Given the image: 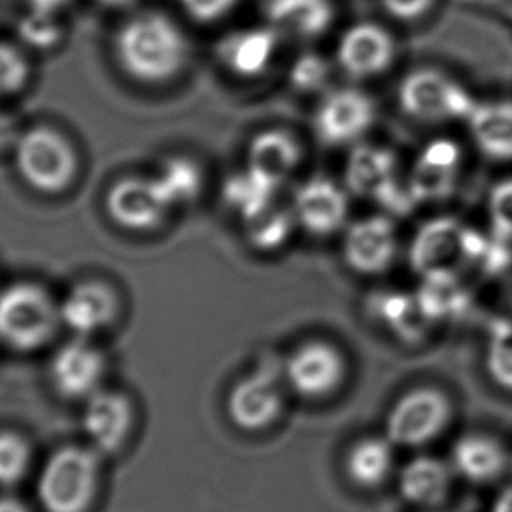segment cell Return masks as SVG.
Listing matches in <instances>:
<instances>
[{
  "label": "cell",
  "mask_w": 512,
  "mask_h": 512,
  "mask_svg": "<svg viewBox=\"0 0 512 512\" xmlns=\"http://www.w3.org/2000/svg\"><path fill=\"white\" fill-rule=\"evenodd\" d=\"M58 323V306L41 286L16 283L0 292V342L8 348H41L55 334Z\"/></svg>",
  "instance_id": "277c9868"
},
{
  "label": "cell",
  "mask_w": 512,
  "mask_h": 512,
  "mask_svg": "<svg viewBox=\"0 0 512 512\" xmlns=\"http://www.w3.org/2000/svg\"><path fill=\"white\" fill-rule=\"evenodd\" d=\"M30 451L20 435L0 434V486H13L22 481L29 469Z\"/></svg>",
  "instance_id": "d590c367"
},
{
  "label": "cell",
  "mask_w": 512,
  "mask_h": 512,
  "mask_svg": "<svg viewBox=\"0 0 512 512\" xmlns=\"http://www.w3.org/2000/svg\"><path fill=\"white\" fill-rule=\"evenodd\" d=\"M244 239L260 253H276L292 239L299 227L292 206H285L279 199L241 220Z\"/></svg>",
  "instance_id": "484cf974"
},
{
  "label": "cell",
  "mask_w": 512,
  "mask_h": 512,
  "mask_svg": "<svg viewBox=\"0 0 512 512\" xmlns=\"http://www.w3.org/2000/svg\"><path fill=\"white\" fill-rule=\"evenodd\" d=\"M241 0H179L186 15L199 23H216L227 18Z\"/></svg>",
  "instance_id": "74e56055"
},
{
  "label": "cell",
  "mask_w": 512,
  "mask_h": 512,
  "mask_svg": "<svg viewBox=\"0 0 512 512\" xmlns=\"http://www.w3.org/2000/svg\"><path fill=\"white\" fill-rule=\"evenodd\" d=\"M486 370L505 390H512V325L495 323L486 346Z\"/></svg>",
  "instance_id": "836d02e7"
},
{
  "label": "cell",
  "mask_w": 512,
  "mask_h": 512,
  "mask_svg": "<svg viewBox=\"0 0 512 512\" xmlns=\"http://www.w3.org/2000/svg\"><path fill=\"white\" fill-rule=\"evenodd\" d=\"M283 37L269 23L234 30L216 46V57L232 76L258 79L271 71Z\"/></svg>",
  "instance_id": "5bb4252c"
},
{
  "label": "cell",
  "mask_w": 512,
  "mask_h": 512,
  "mask_svg": "<svg viewBox=\"0 0 512 512\" xmlns=\"http://www.w3.org/2000/svg\"><path fill=\"white\" fill-rule=\"evenodd\" d=\"M470 227L453 218L430 220L414 235L411 244L413 269L427 276L432 272L455 271L456 264H465Z\"/></svg>",
  "instance_id": "e0dca14e"
},
{
  "label": "cell",
  "mask_w": 512,
  "mask_h": 512,
  "mask_svg": "<svg viewBox=\"0 0 512 512\" xmlns=\"http://www.w3.org/2000/svg\"><path fill=\"white\" fill-rule=\"evenodd\" d=\"M404 181L406 174L400 172L395 151L379 144L360 143L349 153L342 183L355 197L383 206Z\"/></svg>",
  "instance_id": "4fadbf2b"
},
{
  "label": "cell",
  "mask_w": 512,
  "mask_h": 512,
  "mask_svg": "<svg viewBox=\"0 0 512 512\" xmlns=\"http://www.w3.org/2000/svg\"><path fill=\"white\" fill-rule=\"evenodd\" d=\"M102 8L107 9H125L134 6L137 0H95Z\"/></svg>",
  "instance_id": "ee69618b"
},
{
  "label": "cell",
  "mask_w": 512,
  "mask_h": 512,
  "mask_svg": "<svg viewBox=\"0 0 512 512\" xmlns=\"http://www.w3.org/2000/svg\"><path fill=\"white\" fill-rule=\"evenodd\" d=\"M449 402L439 390L418 388L395 402L386 420L388 439L400 448H420L448 425Z\"/></svg>",
  "instance_id": "30bf717a"
},
{
  "label": "cell",
  "mask_w": 512,
  "mask_h": 512,
  "mask_svg": "<svg viewBox=\"0 0 512 512\" xmlns=\"http://www.w3.org/2000/svg\"><path fill=\"white\" fill-rule=\"evenodd\" d=\"M349 195L344 183L327 176H311L295 188L290 206L304 232L330 237L349 223Z\"/></svg>",
  "instance_id": "8fae6325"
},
{
  "label": "cell",
  "mask_w": 512,
  "mask_h": 512,
  "mask_svg": "<svg viewBox=\"0 0 512 512\" xmlns=\"http://www.w3.org/2000/svg\"><path fill=\"white\" fill-rule=\"evenodd\" d=\"M374 311L388 327L406 339H416L423 328L421 321L427 320L418 300L407 297L404 293L390 292L379 295L374 300Z\"/></svg>",
  "instance_id": "4dcf8cb0"
},
{
  "label": "cell",
  "mask_w": 512,
  "mask_h": 512,
  "mask_svg": "<svg viewBox=\"0 0 512 512\" xmlns=\"http://www.w3.org/2000/svg\"><path fill=\"white\" fill-rule=\"evenodd\" d=\"M400 251L397 221L386 213L349 221L342 230V258L360 276H379L392 269Z\"/></svg>",
  "instance_id": "52a82bcc"
},
{
  "label": "cell",
  "mask_w": 512,
  "mask_h": 512,
  "mask_svg": "<svg viewBox=\"0 0 512 512\" xmlns=\"http://www.w3.org/2000/svg\"><path fill=\"white\" fill-rule=\"evenodd\" d=\"M491 512H512V486L498 495Z\"/></svg>",
  "instance_id": "b9f144b4"
},
{
  "label": "cell",
  "mask_w": 512,
  "mask_h": 512,
  "mask_svg": "<svg viewBox=\"0 0 512 512\" xmlns=\"http://www.w3.org/2000/svg\"><path fill=\"white\" fill-rule=\"evenodd\" d=\"M344 377L341 353L327 342L302 344L286 360V379L306 399H320L334 392Z\"/></svg>",
  "instance_id": "2e32d148"
},
{
  "label": "cell",
  "mask_w": 512,
  "mask_h": 512,
  "mask_svg": "<svg viewBox=\"0 0 512 512\" xmlns=\"http://www.w3.org/2000/svg\"><path fill=\"white\" fill-rule=\"evenodd\" d=\"M151 178L172 209L195 202L204 186L202 169L185 157L165 158Z\"/></svg>",
  "instance_id": "4316f807"
},
{
  "label": "cell",
  "mask_w": 512,
  "mask_h": 512,
  "mask_svg": "<svg viewBox=\"0 0 512 512\" xmlns=\"http://www.w3.org/2000/svg\"><path fill=\"white\" fill-rule=\"evenodd\" d=\"M465 155L451 137L428 141L406 172L407 186L418 206H434L451 199L462 179Z\"/></svg>",
  "instance_id": "ba28073f"
},
{
  "label": "cell",
  "mask_w": 512,
  "mask_h": 512,
  "mask_svg": "<svg viewBox=\"0 0 512 512\" xmlns=\"http://www.w3.org/2000/svg\"><path fill=\"white\" fill-rule=\"evenodd\" d=\"M60 323L76 337H90L113 323L118 313V299L113 290L99 281H85L72 286L58 304Z\"/></svg>",
  "instance_id": "ffe728a7"
},
{
  "label": "cell",
  "mask_w": 512,
  "mask_h": 512,
  "mask_svg": "<svg viewBox=\"0 0 512 512\" xmlns=\"http://www.w3.org/2000/svg\"><path fill=\"white\" fill-rule=\"evenodd\" d=\"M416 300L425 318L434 320L460 313L467 304V293L455 271L432 272L425 276V285Z\"/></svg>",
  "instance_id": "f546056e"
},
{
  "label": "cell",
  "mask_w": 512,
  "mask_h": 512,
  "mask_svg": "<svg viewBox=\"0 0 512 512\" xmlns=\"http://www.w3.org/2000/svg\"><path fill=\"white\" fill-rule=\"evenodd\" d=\"M0 512H29L25 505L13 498H0Z\"/></svg>",
  "instance_id": "7bdbcfd3"
},
{
  "label": "cell",
  "mask_w": 512,
  "mask_h": 512,
  "mask_svg": "<svg viewBox=\"0 0 512 512\" xmlns=\"http://www.w3.org/2000/svg\"><path fill=\"white\" fill-rule=\"evenodd\" d=\"M283 395L276 377L267 370H256L234 384L227 400V411L234 425L256 432L278 420Z\"/></svg>",
  "instance_id": "ac0fdd59"
},
{
  "label": "cell",
  "mask_w": 512,
  "mask_h": 512,
  "mask_svg": "<svg viewBox=\"0 0 512 512\" xmlns=\"http://www.w3.org/2000/svg\"><path fill=\"white\" fill-rule=\"evenodd\" d=\"M437 0H381L386 15L402 23L420 22L430 15Z\"/></svg>",
  "instance_id": "f35d334b"
},
{
  "label": "cell",
  "mask_w": 512,
  "mask_h": 512,
  "mask_svg": "<svg viewBox=\"0 0 512 512\" xmlns=\"http://www.w3.org/2000/svg\"><path fill=\"white\" fill-rule=\"evenodd\" d=\"M13 158L23 183L39 193L65 192L78 174V155L55 128L34 127L20 134Z\"/></svg>",
  "instance_id": "3957f363"
},
{
  "label": "cell",
  "mask_w": 512,
  "mask_h": 512,
  "mask_svg": "<svg viewBox=\"0 0 512 512\" xmlns=\"http://www.w3.org/2000/svg\"><path fill=\"white\" fill-rule=\"evenodd\" d=\"M376 116L369 93L355 86L332 88L321 95L314 109V136L328 148L356 146L374 127Z\"/></svg>",
  "instance_id": "8992f818"
},
{
  "label": "cell",
  "mask_w": 512,
  "mask_h": 512,
  "mask_svg": "<svg viewBox=\"0 0 512 512\" xmlns=\"http://www.w3.org/2000/svg\"><path fill=\"white\" fill-rule=\"evenodd\" d=\"M25 2L32 11H41V13L58 16L72 4V0H25Z\"/></svg>",
  "instance_id": "60d3db41"
},
{
  "label": "cell",
  "mask_w": 512,
  "mask_h": 512,
  "mask_svg": "<svg viewBox=\"0 0 512 512\" xmlns=\"http://www.w3.org/2000/svg\"><path fill=\"white\" fill-rule=\"evenodd\" d=\"M504 449L491 437L481 434L463 435L451 451V467L458 476L472 483H490L504 470Z\"/></svg>",
  "instance_id": "cb8c5ba5"
},
{
  "label": "cell",
  "mask_w": 512,
  "mask_h": 512,
  "mask_svg": "<svg viewBox=\"0 0 512 512\" xmlns=\"http://www.w3.org/2000/svg\"><path fill=\"white\" fill-rule=\"evenodd\" d=\"M121 71L144 85H164L185 71L190 44L178 23L160 11L130 16L113 41Z\"/></svg>",
  "instance_id": "6da1fadb"
},
{
  "label": "cell",
  "mask_w": 512,
  "mask_h": 512,
  "mask_svg": "<svg viewBox=\"0 0 512 512\" xmlns=\"http://www.w3.org/2000/svg\"><path fill=\"white\" fill-rule=\"evenodd\" d=\"M106 211L118 227L150 232L164 225L172 207L153 178L130 176L118 179L107 190Z\"/></svg>",
  "instance_id": "7c38bea8"
},
{
  "label": "cell",
  "mask_w": 512,
  "mask_h": 512,
  "mask_svg": "<svg viewBox=\"0 0 512 512\" xmlns=\"http://www.w3.org/2000/svg\"><path fill=\"white\" fill-rule=\"evenodd\" d=\"M304 162L299 137L283 127L264 128L246 148V169L281 190Z\"/></svg>",
  "instance_id": "9a60e30c"
},
{
  "label": "cell",
  "mask_w": 512,
  "mask_h": 512,
  "mask_svg": "<svg viewBox=\"0 0 512 512\" xmlns=\"http://www.w3.org/2000/svg\"><path fill=\"white\" fill-rule=\"evenodd\" d=\"M30 78L27 58L11 44L0 43V100L22 92Z\"/></svg>",
  "instance_id": "8d00e7d4"
},
{
  "label": "cell",
  "mask_w": 512,
  "mask_h": 512,
  "mask_svg": "<svg viewBox=\"0 0 512 512\" xmlns=\"http://www.w3.org/2000/svg\"><path fill=\"white\" fill-rule=\"evenodd\" d=\"M332 64L321 53L306 51L293 60L288 79L293 90L299 93L327 92V85L332 78Z\"/></svg>",
  "instance_id": "d6a6232c"
},
{
  "label": "cell",
  "mask_w": 512,
  "mask_h": 512,
  "mask_svg": "<svg viewBox=\"0 0 512 512\" xmlns=\"http://www.w3.org/2000/svg\"><path fill=\"white\" fill-rule=\"evenodd\" d=\"M465 125L483 157L512 162V100H477Z\"/></svg>",
  "instance_id": "603a6c76"
},
{
  "label": "cell",
  "mask_w": 512,
  "mask_h": 512,
  "mask_svg": "<svg viewBox=\"0 0 512 512\" xmlns=\"http://www.w3.org/2000/svg\"><path fill=\"white\" fill-rule=\"evenodd\" d=\"M399 46L390 30L376 22H358L342 32L335 65L353 81H370L392 69Z\"/></svg>",
  "instance_id": "9c48e42d"
},
{
  "label": "cell",
  "mask_w": 512,
  "mask_h": 512,
  "mask_svg": "<svg viewBox=\"0 0 512 512\" xmlns=\"http://www.w3.org/2000/svg\"><path fill=\"white\" fill-rule=\"evenodd\" d=\"M104 370L106 363L99 349L78 337L64 344L51 358V383L67 399H88L99 390Z\"/></svg>",
  "instance_id": "d6986e66"
},
{
  "label": "cell",
  "mask_w": 512,
  "mask_h": 512,
  "mask_svg": "<svg viewBox=\"0 0 512 512\" xmlns=\"http://www.w3.org/2000/svg\"><path fill=\"white\" fill-rule=\"evenodd\" d=\"M397 100L400 111L421 125L465 123L477 102L467 86L437 67L407 72L399 83Z\"/></svg>",
  "instance_id": "7a4b0ae2"
},
{
  "label": "cell",
  "mask_w": 512,
  "mask_h": 512,
  "mask_svg": "<svg viewBox=\"0 0 512 512\" xmlns=\"http://www.w3.org/2000/svg\"><path fill=\"white\" fill-rule=\"evenodd\" d=\"M400 493L421 507L441 504L451 486V467L434 456H418L400 472Z\"/></svg>",
  "instance_id": "d4e9b609"
},
{
  "label": "cell",
  "mask_w": 512,
  "mask_h": 512,
  "mask_svg": "<svg viewBox=\"0 0 512 512\" xmlns=\"http://www.w3.org/2000/svg\"><path fill=\"white\" fill-rule=\"evenodd\" d=\"M18 136L20 134L16 128L15 118L0 107V150H4L6 146H15Z\"/></svg>",
  "instance_id": "ab89813d"
},
{
  "label": "cell",
  "mask_w": 512,
  "mask_h": 512,
  "mask_svg": "<svg viewBox=\"0 0 512 512\" xmlns=\"http://www.w3.org/2000/svg\"><path fill=\"white\" fill-rule=\"evenodd\" d=\"M278 195L276 186L269 185L246 167L228 176L221 186V199L241 220L269 206L278 199Z\"/></svg>",
  "instance_id": "f1b7e54d"
},
{
  "label": "cell",
  "mask_w": 512,
  "mask_h": 512,
  "mask_svg": "<svg viewBox=\"0 0 512 512\" xmlns=\"http://www.w3.org/2000/svg\"><path fill=\"white\" fill-rule=\"evenodd\" d=\"M16 32L23 44L37 51L53 50L64 39V25L58 15L32 9L20 18Z\"/></svg>",
  "instance_id": "1f68e13d"
},
{
  "label": "cell",
  "mask_w": 512,
  "mask_h": 512,
  "mask_svg": "<svg viewBox=\"0 0 512 512\" xmlns=\"http://www.w3.org/2000/svg\"><path fill=\"white\" fill-rule=\"evenodd\" d=\"M393 446L388 437H367L356 442L346 458L349 477L365 488L383 483L392 472Z\"/></svg>",
  "instance_id": "83f0119b"
},
{
  "label": "cell",
  "mask_w": 512,
  "mask_h": 512,
  "mask_svg": "<svg viewBox=\"0 0 512 512\" xmlns=\"http://www.w3.org/2000/svg\"><path fill=\"white\" fill-rule=\"evenodd\" d=\"M132 427V407L127 397L116 392H97L86 399L83 430L93 448L100 453H114L127 439Z\"/></svg>",
  "instance_id": "44dd1931"
},
{
  "label": "cell",
  "mask_w": 512,
  "mask_h": 512,
  "mask_svg": "<svg viewBox=\"0 0 512 512\" xmlns=\"http://www.w3.org/2000/svg\"><path fill=\"white\" fill-rule=\"evenodd\" d=\"M265 20L283 39L314 41L334 25L335 8L332 0H267Z\"/></svg>",
  "instance_id": "7402d4cb"
},
{
  "label": "cell",
  "mask_w": 512,
  "mask_h": 512,
  "mask_svg": "<svg viewBox=\"0 0 512 512\" xmlns=\"http://www.w3.org/2000/svg\"><path fill=\"white\" fill-rule=\"evenodd\" d=\"M99 477V460L88 449H58L37 479V498L46 512H85Z\"/></svg>",
  "instance_id": "5b68a950"
},
{
  "label": "cell",
  "mask_w": 512,
  "mask_h": 512,
  "mask_svg": "<svg viewBox=\"0 0 512 512\" xmlns=\"http://www.w3.org/2000/svg\"><path fill=\"white\" fill-rule=\"evenodd\" d=\"M486 218L490 232L512 242V176L498 179L486 197Z\"/></svg>",
  "instance_id": "e575fe53"
}]
</instances>
